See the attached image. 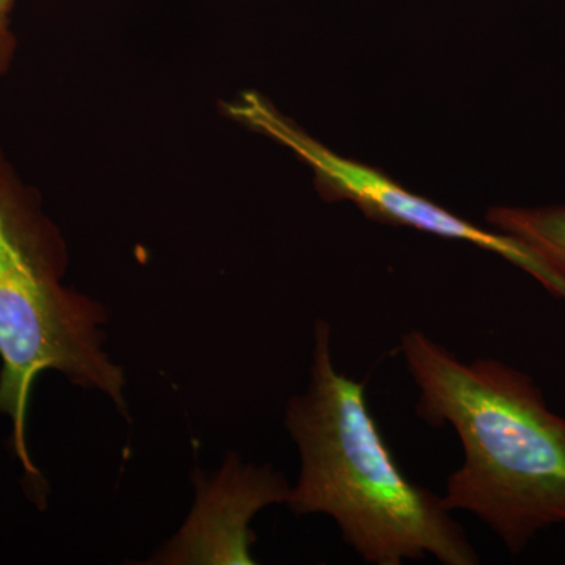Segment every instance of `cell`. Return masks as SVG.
<instances>
[{
  "mask_svg": "<svg viewBox=\"0 0 565 565\" xmlns=\"http://www.w3.org/2000/svg\"><path fill=\"white\" fill-rule=\"evenodd\" d=\"M66 248L28 188L0 151V415L11 419V449L36 498L44 481L25 444L36 379L57 371L82 388L99 390L126 414L125 374L103 351L102 305L65 288Z\"/></svg>",
  "mask_w": 565,
  "mask_h": 565,
  "instance_id": "3",
  "label": "cell"
},
{
  "mask_svg": "<svg viewBox=\"0 0 565 565\" xmlns=\"http://www.w3.org/2000/svg\"><path fill=\"white\" fill-rule=\"evenodd\" d=\"M401 353L419 390L416 415L452 427L462 446L446 508L475 515L511 555L565 525V416L534 379L497 359L463 362L422 330L403 334Z\"/></svg>",
  "mask_w": 565,
  "mask_h": 565,
  "instance_id": "1",
  "label": "cell"
},
{
  "mask_svg": "<svg viewBox=\"0 0 565 565\" xmlns=\"http://www.w3.org/2000/svg\"><path fill=\"white\" fill-rule=\"evenodd\" d=\"M14 0H0V77L10 70L18 41L11 29Z\"/></svg>",
  "mask_w": 565,
  "mask_h": 565,
  "instance_id": "6",
  "label": "cell"
},
{
  "mask_svg": "<svg viewBox=\"0 0 565 565\" xmlns=\"http://www.w3.org/2000/svg\"><path fill=\"white\" fill-rule=\"evenodd\" d=\"M300 456L288 503L294 514H323L364 563L401 565L433 556L478 565V552L444 498L407 478L367 404L366 384L334 367L332 327L315 326L307 392L286 407Z\"/></svg>",
  "mask_w": 565,
  "mask_h": 565,
  "instance_id": "2",
  "label": "cell"
},
{
  "mask_svg": "<svg viewBox=\"0 0 565 565\" xmlns=\"http://www.w3.org/2000/svg\"><path fill=\"white\" fill-rule=\"evenodd\" d=\"M487 222L497 232L525 241L565 267V206H498L487 212Z\"/></svg>",
  "mask_w": 565,
  "mask_h": 565,
  "instance_id": "5",
  "label": "cell"
},
{
  "mask_svg": "<svg viewBox=\"0 0 565 565\" xmlns=\"http://www.w3.org/2000/svg\"><path fill=\"white\" fill-rule=\"evenodd\" d=\"M223 110L232 120L277 141L307 163L313 170L316 189L327 202L348 200L375 222L408 226L497 253L565 302V267L525 241L497 230L481 228L408 191L382 170L338 154L303 131L259 93L245 92L234 102L226 103Z\"/></svg>",
  "mask_w": 565,
  "mask_h": 565,
  "instance_id": "4",
  "label": "cell"
}]
</instances>
